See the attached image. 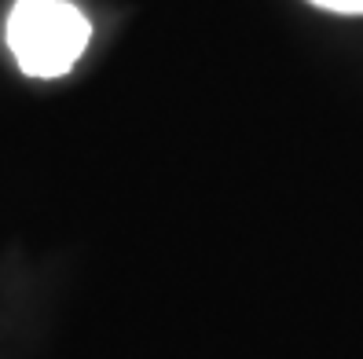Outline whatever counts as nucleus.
Returning <instances> with one entry per match:
<instances>
[{"mask_svg":"<svg viewBox=\"0 0 363 359\" xmlns=\"http://www.w3.org/2000/svg\"><path fill=\"white\" fill-rule=\"evenodd\" d=\"M8 48L18 70L37 81L67 77L92 40V23L74 0H15Z\"/></svg>","mask_w":363,"mask_h":359,"instance_id":"f257e3e1","label":"nucleus"},{"mask_svg":"<svg viewBox=\"0 0 363 359\" xmlns=\"http://www.w3.org/2000/svg\"><path fill=\"white\" fill-rule=\"evenodd\" d=\"M312 4L337 11V15H363V0H312Z\"/></svg>","mask_w":363,"mask_h":359,"instance_id":"f03ea898","label":"nucleus"}]
</instances>
